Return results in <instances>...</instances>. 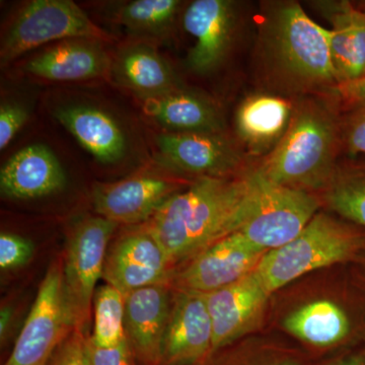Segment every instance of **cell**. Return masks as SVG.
Listing matches in <instances>:
<instances>
[{
    "label": "cell",
    "instance_id": "cell-38",
    "mask_svg": "<svg viewBox=\"0 0 365 365\" xmlns=\"http://www.w3.org/2000/svg\"><path fill=\"white\" fill-rule=\"evenodd\" d=\"M359 7V9H360V11H362V14H364V16H365V2L364 4H361V6H357Z\"/></svg>",
    "mask_w": 365,
    "mask_h": 365
},
{
    "label": "cell",
    "instance_id": "cell-21",
    "mask_svg": "<svg viewBox=\"0 0 365 365\" xmlns=\"http://www.w3.org/2000/svg\"><path fill=\"white\" fill-rule=\"evenodd\" d=\"M113 76L143 100L160 97L181 88L172 66L153 45L125 46L112 62Z\"/></svg>",
    "mask_w": 365,
    "mask_h": 365
},
{
    "label": "cell",
    "instance_id": "cell-3",
    "mask_svg": "<svg viewBox=\"0 0 365 365\" xmlns=\"http://www.w3.org/2000/svg\"><path fill=\"white\" fill-rule=\"evenodd\" d=\"M337 128L319 106H302L272 153L255 170L274 184L319 195L336 170Z\"/></svg>",
    "mask_w": 365,
    "mask_h": 365
},
{
    "label": "cell",
    "instance_id": "cell-22",
    "mask_svg": "<svg viewBox=\"0 0 365 365\" xmlns=\"http://www.w3.org/2000/svg\"><path fill=\"white\" fill-rule=\"evenodd\" d=\"M54 116L101 163H115L123 158L126 138L107 113L88 106H68L55 110Z\"/></svg>",
    "mask_w": 365,
    "mask_h": 365
},
{
    "label": "cell",
    "instance_id": "cell-7",
    "mask_svg": "<svg viewBox=\"0 0 365 365\" xmlns=\"http://www.w3.org/2000/svg\"><path fill=\"white\" fill-rule=\"evenodd\" d=\"M76 328L66 290L63 259L48 268L13 351L4 365H47L53 353Z\"/></svg>",
    "mask_w": 365,
    "mask_h": 365
},
{
    "label": "cell",
    "instance_id": "cell-25",
    "mask_svg": "<svg viewBox=\"0 0 365 365\" xmlns=\"http://www.w3.org/2000/svg\"><path fill=\"white\" fill-rule=\"evenodd\" d=\"M292 118V106L283 98L269 95L247 98L237 109V133L252 150L259 151L279 143Z\"/></svg>",
    "mask_w": 365,
    "mask_h": 365
},
{
    "label": "cell",
    "instance_id": "cell-2",
    "mask_svg": "<svg viewBox=\"0 0 365 365\" xmlns=\"http://www.w3.org/2000/svg\"><path fill=\"white\" fill-rule=\"evenodd\" d=\"M257 194L255 170L232 177L200 178L170 197L140 225L155 237L176 271L239 230L253 211Z\"/></svg>",
    "mask_w": 365,
    "mask_h": 365
},
{
    "label": "cell",
    "instance_id": "cell-13",
    "mask_svg": "<svg viewBox=\"0 0 365 365\" xmlns=\"http://www.w3.org/2000/svg\"><path fill=\"white\" fill-rule=\"evenodd\" d=\"M155 144L158 162L195 180L237 176L241 168V155L222 133L170 132L158 135Z\"/></svg>",
    "mask_w": 365,
    "mask_h": 365
},
{
    "label": "cell",
    "instance_id": "cell-6",
    "mask_svg": "<svg viewBox=\"0 0 365 365\" xmlns=\"http://www.w3.org/2000/svg\"><path fill=\"white\" fill-rule=\"evenodd\" d=\"M118 225L86 216L72 227L63 259L64 290L76 329L88 333L98 281L103 278L110 240Z\"/></svg>",
    "mask_w": 365,
    "mask_h": 365
},
{
    "label": "cell",
    "instance_id": "cell-9",
    "mask_svg": "<svg viewBox=\"0 0 365 365\" xmlns=\"http://www.w3.org/2000/svg\"><path fill=\"white\" fill-rule=\"evenodd\" d=\"M276 47L283 66L297 78L338 85L330 30L314 23L299 4L284 6L278 14Z\"/></svg>",
    "mask_w": 365,
    "mask_h": 365
},
{
    "label": "cell",
    "instance_id": "cell-36",
    "mask_svg": "<svg viewBox=\"0 0 365 365\" xmlns=\"http://www.w3.org/2000/svg\"><path fill=\"white\" fill-rule=\"evenodd\" d=\"M14 311L11 306H2L0 311V341L1 345L7 340L14 323Z\"/></svg>",
    "mask_w": 365,
    "mask_h": 365
},
{
    "label": "cell",
    "instance_id": "cell-11",
    "mask_svg": "<svg viewBox=\"0 0 365 365\" xmlns=\"http://www.w3.org/2000/svg\"><path fill=\"white\" fill-rule=\"evenodd\" d=\"M266 253L232 232L182 264L170 285L173 289L209 294L253 272Z\"/></svg>",
    "mask_w": 365,
    "mask_h": 365
},
{
    "label": "cell",
    "instance_id": "cell-17",
    "mask_svg": "<svg viewBox=\"0 0 365 365\" xmlns=\"http://www.w3.org/2000/svg\"><path fill=\"white\" fill-rule=\"evenodd\" d=\"M232 2L196 0L184 14L185 30L195 38L188 66L197 73H208L222 63L232 39L235 25Z\"/></svg>",
    "mask_w": 365,
    "mask_h": 365
},
{
    "label": "cell",
    "instance_id": "cell-10",
    "mask_svg": "<svg viewBox=\"0 0 365 365\" xmlns=\"http://www.w3.org/2000/svg\"><path fill=\"white\" fill-rule=\"evenodd\" d=\"M271 297L257 268L242 279L206 294L213 327L211 353L265 332Z\"/></svg>",
    "mask_w": 365,
    "mask_h": 365
},
{
    "label": "cell",
    "instance_id": "cell-23",
    "mask_svg": "<svg viewBox=\"0 0 365 365\" xmlns=\"http://www.w3.org/2000/svg\"><path fill=\"white\" fill-rule=\"evenodd\" d=\"M143 101L144 113L169 130L203 133H220L222 130L220 112L198 93L180 88Z\"/></svg>",
    "mask_w": 365,
    "mask_h": 365
},
{
    "label": "cell",
    "instance_id": "cell-5",
    "mask_svg": "<svg viewBox=\"0 0 365 365\" xmlns=\"http://www.w3.org/2000/svg\"><path fill=\"white\" fill-rule=\"evenodd\" d=\"M112 40L71 0H33L19 11L1 43L2 66L53 41Z\"/></svg>",
    "mask_w": 365,
    "mask_h": 365
},
{
    "label": "cell",
    "instance_id": "cell-24",
    "mask_svg": "<svg viewBox=\"0 0 365 365\" xmlns=\"http://www.w3.org/2000/svg\"><path fill=\"white\" fill-rule=\"evenodd\" d=\"M306 352L272 333L242 338L210 353L196 365H314Z\"/></svg>",
    "mask_w": 365,
    "mask_h": 365
},
{
    "label": "cell",
    "instance_id": "cell-26",
    "mask_svg": "<svg viewBox=\"0 0 365 365\" xmlns=\"http://www.w3.org/2000/svg\"><path fill=\"white\" fill-rule=\"evenodd\" d=\"M319 196L322 204L335 215L365 230V163L336 168Z\"/></svg>",
    "mask_w": 365,
    "mask_h": 365
},
{
    "label": "cell",
    "instance_id": "cell-32",
    "mask_svg": "<svg viewBox=\"0 0 365 365\" xmlns=\"http://www.w3.org/2000/svg\"><path fill=\"white\" fill-rule=\"evenodd\" d=\"M29 119V111L18 103L4 102L0 107V150H4Z\"/></svg>",
    "mask_w": 365,
    "mask_h": 365
},
{
    "label": "cell",
    "instance_id": "cell-1",
    "mask_svg": "<svg viewBox=\"0 0 365 365\" xmlns=\"http://www.w3.org/2000/svg\"><path fill=\"white\" fill-rule=\"evenodd\" d=\"M280 334L314 362L365 339V299L350 265L323 269L272 294L265 332Z\"/></svg>",
    "mask_w": 365,
    "mask_h": 365
},
{
    "label": "cell",
    "instance_id": "cell-30",
    "mask_svg": "<svg viewBox=\"0 0 365 365\" xmlns=\"http://www.w3.org/2000/svg\"><path fill=\"white\" fill-rule=\"evenodd\" d=\"M88 336V333L74 329L53 353L47 365H88L86 355Z\"/></svg>",
    "mask_w": 365,
    "mask_h": 365
},
{
    "label": "cell",
    "instance_id": "cell-37",
    "mask_svg": "<svg viewBox=\"0 0 365 365\" xmlns=\"http://www.w3.org/2000/svg\"><path fill=\"white\" fill-rule=\"evenodd\" d=\"M350 269H351L353 277L356 281L365 299V255L359 262L351 264Z\"/></svg>",
    "mask_w": 365,
    "mask_h": 365
},
{
    "label": "cell",
    "instance_id": "cell-15",
    "mask_svg": "<svg viewBox=\"0 0 365 365\" xmlns=\"http://www.w3.org/2000/svg\"><path fill=\"white\" fill-rule=\"evenodd\" d=\"M179 182L155 175L98 184L93 190V208L98 215L118 225H140L179 192Z\"/></svg>",
    "mask_w": 365,
    "mask_h": 365
},
{
    "label": "cell",
    "instance_id": "cell-14",
    "mask_svg": "<svg viewBox=\"0 0 365 365\" xmlns=\"http://www.w3.org/2000/svg\"><path fill=\"white\" fill-rule=\"evenodd\" d=\"M213 327L206 295L173 289L160 365H196L212 349Z\"/></svg>",
    "mask_w": 365,
    "mask_h": 365
},
{
    "label": "cell",
    "instance_id": "cell-35",
    "mask_svg": "<svg viewBox=\"0 0 365 365\" xmlns=\"http://www.w3.org/2000/svg\"><path fill=\"white\" fill-rule=\"evenodd\" d=\"M334 93L350 107L365 102V76L359 81L334 86Z\"/></svg>",
    "mask_w": 365,
    "mask_h": 365
},
{
    "label": "cell",
    "instance_id": "cell-33",
    "mask_svg": "<svg viewBox=\"0 0 365 365\" xmlns=\"http://www.w3.org/2000/svg\"><path fill=\"white\" fill-rule=\"evenodd\" d=\"M343 138L352 155H365V102L351 107L343 126Z\"/></svg>",
    "mask_w": 365,
    "mask_h": 365
},
{
    "label": "cell",
    "instance_id": "cell-4",
    "mask_svg": "<svg viewBox=\"0 0 365 365\" xmlns=\"http://www.w3.org/2000/svg\"><path fill=\"white\" fill-rule=\"evenodd\" d=\"M365 255V230L319 210L280 248L264 255L257 272L271 294L307 274L356 263Z\"/></svg>",
    "mask_w": 365,
    "mask_h": 365
},
{
    "label": "cell",
    "instance_id": "cell-12",
    "mask_svg": "<svg viewBox=\"0 0 365 365\" xmlns=\"http://www.w3.org/2000/svg\"><path fill=\"white\" fill-rule=\"evenodd\" d=\"M174 272L155 237L137 225L109 246L103 279L126 295L150 285L170 284Z\"/></svg>",
    "mask_w": 365,
    "mask_h": 365
},
{
    "label": "cell",
    "instance_id": "cell-34",
    "mask_svg": "<svg viewBox=\"0 0 365 365\" xmlns=\"http://www.w3.org/2000/svg\"><path fill=\"white\" fill-rule=\"evenodd\" d=\"M314 365H365V339L342 351L319 360Z\"/></svg>",
    "mask_w": 365,
    "mask_h": 365
},
{
    "label": "cell",
    "instance_id": "cell-20",
    "mask_svg": "<svg viewBox=\"0 0 365 365\" xmlns=\"http://www.w3.org/2000/svg\"><path fill=\"white\" fill-rule=\"evenodd\" d=\"M324 16L332 24L331 53L338 85L365 76V16L349 1L322 2Z\"/></svg>",
    "mask_w": 365,
    "mask_h": 365
},
{
    "label": "cell",
    "instance_id": "cell-27",
    "mask_svg": "<svg viewBox=\"0 0 365 365\" xmlns=\"http://www.w3.org/2000/svg\"><path fill=\"white\" fill-rule=\"evenodd\" d=\"M180 6L178 0H135L117 7L114 18L133 35L160 38L170 30Z\"/></svg>",
    "mask_w": 365,
    "mask_h": 365
},
{
    "label": "cell",
    "instance_id": "cell-8",
    "mask_svg": "<svg viewBox=\"0 0 365 365\" xmlns=\"http://www.w3.org/2000/svg\"><path fill=\"white\" fill-rule=\"evenodd\" d=\"M258 194L253 211L239 230L255 248L264 252L292 241L313 220L322 206L317 194L274 184L255 170Z\"/></svg>",
    "mask_w": 365,
    "mask_h": 365
},
{
    "label": "cell",
    "instance_id": "cell-18",
    "mask_svg": "<svg viewBox=\"0 0 365 365\" xmlns=\"http://www.w3.org/2000/svg\"><path fill=\"white\" fill-rule=\"evenodd\" d=\"M66 176L51 150L32 144L14 153L0 172V189L11 199L39 198L61 191Z\"/></svg>",
    "mask_w": 365,
    "mask_h": 365
},
{
    "label": "cell",
    "instance_id": "cell-29",
    "mask_svg": "<svg viewBox=\"0 0 365 365\" xmlns=\"http://www.w3.org/2000/svg\"><path fill=\"white\" fill-rule=\"evenodd\" d=\"M35 246L32 241L13 232L0 235V268L2 271L23 267L32 260Z\"/></svg>",
    "mask_w": 365,
    "mask_h": 365
},
{
    "label": "cell",
    "instance_id": "cell-31",
    "mask_svg": "<svg viewBox=\"0 0 365 365\" xmlns=\"http://www.w3.org/2000/svg\"><path fill=\"white\" fill-rule=\"evenodd\" d=\"M86 355L88 365H138L127 340L112 348L98 347L86 339Z\"/></svg>",
    "mask_w": 365,
    "mask_h": 365
},
{
    "label": "cell",
    "instance_id": "cell-16",
    "mask_svg": "<svg viewBox=\"0 0 365 365\" xmlns=\"http://www.w3.org/2000/svg\"><path fill=\"white\" fill-rule=\"evenodd\" d=\"M173 288L155 284L125 295V337L138 365H160Z\"/></svg>",
    "mask_w": 365,
    "mask_h": 365
},
{
    "label": "cell",
    "instance_id": "cell-19",
    "mask_svg": "<svg viewBox=\"0 0 365 365\" xmlns=\"http://www.w3.org/2000/svg\"><path fill=\"white\" fill-rule=\"evenodd\" d=\"M112 62L101 41L71 39L36 55L25 71L49 81H86L111 73Z\"/></svg>",
    "mask_w": 365,
    "mask_h": 365
},
{
    "label": "cell",
    "instance_id": "cell-28",
    "mask_svg": "<svg viewBox=\"0 0 365 365\" xmlns=\"http://www.w3.org/2000/svg\"><path fill=\"white\" fill-rule=\"evenodd\" d=\"M93 330L91 342L112 348L126 340L124 330L125 295L105 283L96 289L93 300Z\"/></svg>",
    "mask_w": 365,
    "mask_h": 365
}]
</instances>
